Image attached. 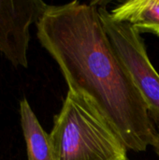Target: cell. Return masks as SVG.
<instances>
[{
  "label": "cell",
  "instance_id": "cell-1",
  "mask_svg": "<svg viewBox=\"0 0 159 160\" xmlns=\"http://www.w3.org/2000/svg\"><path fill=\"white\" fill-rule=\"evenodd\" d=\"M37 36L68 90L94 106L128 150L153 146L157 129L104 29L97 5H48L37 22Z\"/></svg>",
  "mask_w": 159,
  "mask_h": 160
},
{
  "label": "cell",
  "instance_id": "cell-2",
  "mask_svg": "<svg viewBox=\"0 0 159 160\" xmlns=\"http://www.w3.org/2000/svg\"><path fill=\"white\" fill-rule=\"evenodd\" d=\"M49 135L56 160H128L119 135L94 106L70 90Z\"/></svg>",
  "mask_w": 159,
  "mask_h": 160
},
{
  "label": "cell",
  "instance_id": "cell-3",
  "mask_svg": "<svg viewBox=\"0 0 159 160\" xmlns=\"http://www.w3.org/2000/svg\"><path fill=\"white\" fill-rule=\"evenodd\" d=\"M99 14L114 50L159 128V74L148 57L140 31L131 24L113 20L103 7H99Z\"/></svg>",
  "mask_w": 159,
  "mask_h": 160
},
{
  "label": "cell",
  "instance_id": "cell-4",
  "mask_svg": "<svg viewBox=\"0 0 159 160\" xmlns=\"http://www.w3.org/2000/svg\"><path fill=\"white\" fill-rule=\"evenodd\" d=\"M47 7L40 0H0V52L14 67H28L30 26Z\"/></svg>",
  "mask_w": 159,
  "mask_h": 160
},
{
  "label": "cell",
  "instance_id": "cell-5",
  "mask_svg": "<svg viewBox=\"0 0 159 160\" xmlns=\"http://www.w3.org/2000/svg\"><path fill=\"white\" fill-rule=\"evenodd\" d=\"M20 115L28 160H56L50 135L42 128L25 98L20 102Z\"/></svg>",
  "mask_w": 159,
  "mask_h": 160
},
{
  "label": "cell",
  "instance_id": "cell-6",
  "mask_svg": "<svg viewBox=\"0 0 159 160\" xmlns=\"http://www.w3.org/2000/svg\"><path fill=\"white\" fill-rule=\"evenodd\" d=\"M111 16L117 22L131 24L142 32L159 36V0H130L114 8Z\"/></svg>",
  "mask_w": 159,
  "mask_h": 160
},
{
  "label": "cell",
  "instance_id": "cell-7",
  "mask_svg": "<svg viewBox=\"0 0 159 160\" xmlns=\"http://www.w3.org/2000/svg\"><path fill=\"white\" fill-rule=\"evenodd\" d=\"M153 147H154L156 153L157 154V156L159 157V128L158 129H157V136H156V139H155Z\"/></svg>",
  "mask_w": 159,
  "mask_h": 160
}]
</instances>
